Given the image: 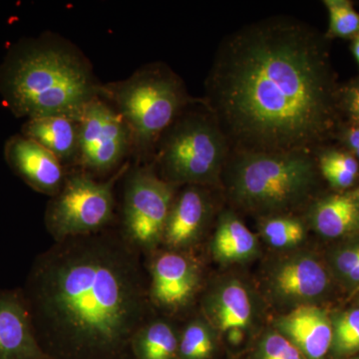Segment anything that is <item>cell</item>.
I'll return each mask as SVG.
<instances>
[{
    "label": "cell",
    "mask_w": 359,
    "mask_h": 359,
    "mask_svg": "<svg viewBox=\"0 0 359 359\" xmlns=\"http://www.w3.org/2000/svg\"><path fill=\"white\" fill-rule=\"evenodd\" d=\"M339 89L330 39L276 15L222 40L202 101L231 152L316 153L344 127Z\"/></svg>",
    "instance_id": "1"
},
{
    "label": "cell",
    "mask_w": 359,
    "mask_h": 359,
    "mask_svg": "<svg viewBox=\"0 0 359 359\" xmlns=\"http://www.w3.org/2000/svg\"><path fill=\"white\" fill-rule=\"evenodd\" d=\"M26 304L51 359H128L145 316L133 250L92 233L57 242L33 266Z\"/></svg>",
    "instance_id": "2"
},
{
    "label": "cell",
    "mask_w": 359,
    "mask_h": 359,
    "mask_svg": "<svg viewBox=\"0 0 359 359\" xmlns=\"http://www.w3.org/2000/svg\"><path fill=\"white\" fill-rule=\"evenodd\" d=\"M101 86L84 52L56 32L18 40L0 65L2 102L26 120L49 116L78 120L100 97Z\"/></svg>",
    "instance_id": "3"
},
{
    "label": "cell",
    "mask_w": 359,
    "mask_h": 359,
    "mask_svg": "<svg viewBox=\"0 0 359 359\" xmlns=\"http://www.w3.org/2000/svg\"><path fill=\"white\" fill-rule=\"evenodd\" d=\"M320 177L314 153L231 152L221 184L233 207L261 219L311 203Z\"/></svg>",
    "instance_id": "4"
},
{
    "label": "cell",
    "mask_w": 359,
    "mask_h": 359,
    "mask_svg": "<svg viewBox=\"0 0 359 359\" xmlns=\"http://www.w3.org/2000/svg\"><path fill=\"white\" fill-rule=\"evenodd\" d=\"M100 97L128 125L136 163H151L162 135L191 106L199 103L166 63L141 66L126 79L102 83Z\"/></svg>",
    "instance_id": "5"
},
{
    "label": "cell",
    "mask_w": 359,
    "mask_h": 359,
    "mask_svg": "<svg viewBox=\"0 0 359 359\" xmlns=\"http://www.w3.org/2000/svg\"><path fill=\"white\" fill-rule=\"evenodd\" d=\"M230 153L219 123L201 99L162 135L152 163L161 178L175 186L212 187L221 184Z\"/></svg>",
    "instance_id": "6"
},
{
    "label": "cell",
    "mask_w": 359,
    "mask_h": 359,
    "mask_svg": "<svg viewBox=\"0 0 359 359\" xmlns=\"http://www.w3.org/2000/svg\"><path fill=\"white\" fill-rule=\"evenodd\" d=\"M126 163L107 181L77 170L68 173L62 188L51 198L45 212L47 230L57 242L99 233L112 221L114 188L128 171Z\"/></svg>",
    "instance_id": "7"
},
{
    "label": "cell",
    "mask_w": 359,
    "mask_h": 359,
    "mask_svg": "<svg viewBox=\"0 0 359 359\" xmlns=\"http://www.w3.org/2000/svg\"><path fill=\"white\" fill-rule=\"evenodd\" d=\"M178 187L161 178L153 163L130 165L123 200V229L132 244L153 249L162 242Z\"/></svg>",
    "instance_id": "8"
},
{
    "label": "cell",
    "mask_w": 359,
    "mask_h": 359,
    "mask_svg": "<svg viewBox=\"0 0 359 359\" xmlns=\"http://www.w3.org/2000/svg\"><path fill=\"white\" fill-rule=\"evenodd\" d=\"M334 282L325 259L306 250H290L271 259L264 273L266 297L285 313L320 306L332 295Z\"/></svg>",
    "instance_id": "9"
},
{
    "label": "cell",
    "mask_w": 359,
    "mask_h": 359,
    "mask_svg": "<svg viewBox=\"0 0 359 359\" xmlns=\"http://www.w3.org/2000/svg\"><path fill=\"white\" fill-rule=\"evenodd\" d=\"M78 168L93 175L115 173L133 154L131 132L122 116L101 97L80 115Z\"/></svg>",
    "instance_id": "10"
},
{
    "label": "cell",
    "mask_w": 359,
    "mask_h": 359,
    "mask_svg": "<svg viewBox=\"0 0 359 359\" xmlns=\"http://www.w3.org/2000/svg\"><path fill=\"white\" fill-rule=\"evenodd\" d=\"M205 320L219 334L250 332L257 325L259 308L247 283L236 278L222 280L204 299Z\"/></svg>",
    "instance_id": "11"
},
{
    "label": "cell",
    "mask_w": 359,
    "mask_h": 359,
    "mask_svg": "<svg viewBox=\"0 0 359 359\" xmlns=\"http://www.w3.org/2000/svg\"><path fill=\"white\" fill-rule=\"evenodd\" d=\"M4 154L11 171L36 192L52 198L62 188L68 174L66 167L32 139L22 134L9 137Z\"/></svg>",
    "instance_id": "12"
},
{
    "label": "cell",
    "mask_w": 359,
    "mask_h": 359,
    "mask_svg": "<svg viewBox=\"0 0 359 359\" xmlns=\"http://www.w3.org/2000/svg\"><path fill=\"white\" fill-rule=\"evenodd\" d=\"M151 275V299L168 311L185 308L199 289V266L192 257L176 250L156 257Z\"/></svg>",
    "instance_id": "13"
},
{
    "label": "cell",
    "mask_w": 359,
    "mask_h": 359,
    "mask_svg": "<svg viewBox=\"0 0 359 359\" xmlns=\"http://www.w3.org/2000/svg\"><path fill=\"white\" fill-rule=\"evenodd\" d=\"M208 188L210 187L187 185L177 194L162 240L170 250L188 249L202 237L212 215Z\"/></svg>",
    "instance_id": "14"
},
{
    "label": "cell",
    "mask_w": 359,
    "mask_h": 359,
    "mask_svg": "<svg viewBox=\"0 0 359 359\" xmlns=\"http://www.w3.org/2000/svg\"><path fill=\"white\" fill-rule=\"evenodd\" d=\"M0 359H51L33 328L25 295L0 290Z\"/></svg>",
    "instance_id": "15"
},
{
    "label": "cell",
    "mask_w": 359,
    "mask_h": 359,
    "mask_svg": "<svg viewBox=\"0 0 359 359\" xmlns=\"http://www.w3.org/2000/svg\"><path fill=\"white\" fill-rule=\"evenodd\" d=\"M273 328L292 342L304 359H330L332 320L320 306H299L280 314Z\"/></svg>",
    "instance_id": "16"
},
{
    "label": "cell",
    "mask_w": 359,
    "mask_h": 359,
    "mask_svg": "<svg viewBox=\"0 0 359 359\" xmlns=\"http://www.w3.org/2000/svg\"><path fill=\"white\" fill-rule=\"evenodd\" d=\"M306 219L327 240L353 237L359 233V202L351 191L328 194L311 203Z\"/></svg>",
    "instance_id": "17"
},
{
    "label": "cell",
    "mask_w": 359,
    "mask_h": 359,
    "mask_svg": "<svg viewBox=\"0 0 359 359\" xmlns=\"http://www.w3.org/2000/svg\"><path fill=\"white\" fill-rule=\"evenodd\" d=\"M23 136L36 142L55 156L65 167L77 166L79 158V123L65 116L26 120Z\"/></svg>",
    "instance_id": "18"
},
{
    "label": "cell",
    "mask_w": 359,
    "mask_h": 359,
    "mask_svg": "<svg viewBox=\"0 0 359 359\" xmlns=\"http://www.w3.org/2000/svg\"><path fill=\"white\" fill-rule=\"evenodd\" d=\"M211 252L214 259L222 264L245 263L259 255V238L235 212L226 210L219 216Z\"/></svg>",
    "instance_id": "19"
},
{
    "label": "cell",
    "mask_w": 359,
    "mask_h": 359,
    "mask_svg": "<svg viewBox=\"0 0 359 359\" xmlns=\"http://www.w3.org/2000/svg\"><path fill=\"white\" fill-rule=\"evenodd\" d=\"M134 359H179V334L168 321L142 325L131 344Z\"/></svg>",
    "instance_id": "20"
},
{
    "label": "cell",
    "mask_w": 359,
    "mask_h": 359,
    "mask_svg": "<svg viewBox=\"0 0 359 359\" xmlns=\"http://www.w3.org/2000/svg\"><path fill=\"white\" fill-rule=\"evenodd\" d=\"M320 176L337 192H347L359 176V162L346 149L323 147L316 153Z\"/></svg>",
    "instance_id": "21"
},
{
    "label": "cell",
    "mask_w": 359,
    "mask_h": 359,
    "mask_svg": "<svg viewBox=\"0 0 359 359\" xmlns=\"http://www.w3.org/2000/svg\"><path fill=\"white\" fill-rule=\"evenodd\" d=\"M308 228V223L294 214L259 219V235L276 250L297 249L306 240Z\"/></svg>",
    "instance_id": "22"
},
{
    "label": "cell",
    "mask_w": 359,
    "mask_h": 359,
    "mask_svg": "<svg viewBox=\"0 0 359 359\" xmlns=\"http://www.w3.org/2000/svg\"><path fill=\"white\" fill-rule=\"evenodd\" d=\"M218 351V332L205 318L190 321L179 334V359H212Z\"/></svg>",
    "instance_id": "23"
},
{
    "label": "cell",
    "mask_w": 359,
    "mask_h": 359,
    "mask_svg": "<svg viewBox=\"0 0 359 359\" xmlns=\"http://www.w3.org/2000/svg\"><path fill=\"white\" fill-rule=\"evenodd\" d=\"M332 341L330 359H346L359 353V308L330 314Z\"/></svg>",
    "instance_id": "24"
},
{
    "label": "cell",
    "mask_w": 359,
    "mask_h": 359,
    "mask_svg": "<svg viewBox=\"0 0 359 359\" xmlns=\"http://www.w3.org/2000/svg\"><path fill=\"white\" fill-rule=\"evenodd\" d=\"M325 263L335 282L346 287L347 283L359 271V233L344 238L328 250Z\"/></svg>",
    "instance_id": "25"
},
{
    "label": "cell",
    "mask_w": 359,
    "mask_h": 359,
    "mask_svg": "<svg viewBox=\"0 0 359 359\" xmlns=\"http://www.w3.org/2000/svg\"><path fill=\"white\" fill-rule=\"evenodd\" d=\"M328 13V39H351L359 34V13L349 0H325Z\"/></svg>",
    "instance_id": "26"
},
{
    "label": "cell",
    "mask_w": 359,
    "mask_h": 359,
    "mask_svg": "<svg viewBox=\"0 0 359 359\" xmlns=\"http://www.w3.org/2000/svg\"><path fill=\"white\" fill-rule=\"evenodd\" d=\"M248 359H304L294 344L275 328L264 330L257 339Z\"/></svg>",
    "instance_id": "27"
},
{
    "label": "cell",
    "mask_w": 359,
    "mask_h": 359,
    "mask_svg": "<svg viewBox=\"0 0 359 359\" xmlns=\"http://www.w3.org/2000/svg\"><path fill=\"white\" fill-rule=\"evenodd\" d=\"M339 111L342 120L346 118L347 126L359 124V78L346 85H340Z\"/></svg>",
    "instance_id": "28"
},
{
    "label": "cell",
    "mask_w": 359,
    "mask_h": 359,
    "mask_svg": "<svg viewBox=\"0 0 359 359\" xmlns=\"http://www.w3.org/2000/svg\"><path fill=\"white\" fill-rule=\"evenodd\" d=\"M337 138L341 141L344 149L351 153L359 162V124L342 127Z\"/></svg>",
    "instance_id": "29"
},
{
    "label": "cell",
    "mask_w": 359,
    "mask_h": 359,
    "mask_svg": "<svg viewBox=\"0 0 359 359\" xmlns=\"http://www.w3.org/2000/svg\"><path fill=\"white\" fill-rule=\"evenodd\" d=\"M351 52H353V57L355 59L359 68V34L351 40Z\"/></svg>",
    "instance_id": "30"
},
{
    "label": "cell",
    "mask_w": 359,
    "mask_h": 359,
    "mask_svg": "<svg viewBox=\"0 0 359 359\" xmlns=\"http://www.w3.org/2000/svg\"><path fill=\"white\" fill-rule=\"evenodd\" d=\"M351 192H353L354 197H355L359 202V184L358 186L356 187L355 190L351 191Z\"/></svg>",
    "instance_id": "31"
},
{
    "label": "cell",
    "mask_w": 359,
    "mask_h": 359,
    "mask_svg": "<svg viewBox=\"0 0 359 359\" xmlns=\"http://www.w3.org/2000/svg\"><path fill=\"white\" fill-rule=\"evenodd\" d=\"M354 359H359V358H354Z\"/></svg>",
    "instance_id": "32"
}]
</instances>
